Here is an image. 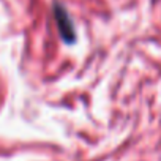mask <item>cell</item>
Wrapping results in <instances>:
<instances>
[{
    "label": "cell",
    "mask_w": 161,
    "mask_h": 161,
    "mask_svg": "<svg viewBox=\"0 0 161 161\" xmlns=\"http://www.w3.org/2000/svg\"><path fill=\"white\" fill-rule=\"evenodd\" d=\"M54 16H55V21H57V25H58V30H60V35H62L63 41L73 43L74 38H76V33H74L73 22H71L68 13L65 11V8L57 3L55 8H54Z\"/></svg>",
    "instance_id": "6da1fadb"
}]
</instances>
